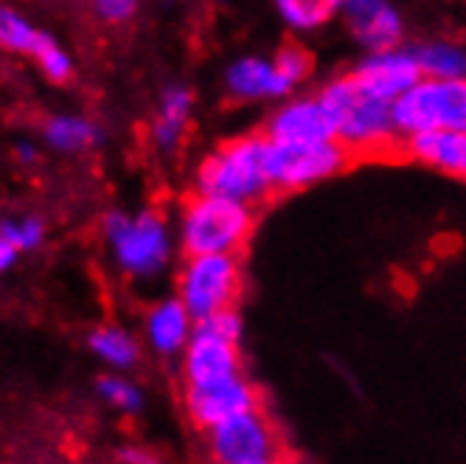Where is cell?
<instances>
[{
  "label": "cell",
  "instance_id": "obj_27",
  "mask_svg": "<svg viewBox=\"0 0 466 464\" xmlns=\"http://www.w3.org/2000/svg\"><path fill=\"white\" fill-rule=\"evenodd\" d=\"M199 329H206V333H214L219 338H228L233 344H242V335H245V318L237 307H228V310H219L203 321H197Z\"/></svg>",
  "mask_w": 466,
  "mask_h": 464
},
{
  "label": "cell",
  "instance_id": "obj_9",
  "mask_svg": "<svg viewBox=\"0 0 466 464\" xmlns=\"http://www.w3.org/2000/svg\"><path fill=\"white\" fill-rule=\"evenodd\" d=\"M183 406H186L191 425L208 434L211 428H217L233 417L261 408V391L242 372V375L225 377V380L203 383V386H186Z\"/></svg>",
  "mask_w": 466,
  "mask_h": 464
},
{
  "label": "cell",
  "instance_id": "obj_26",
  "mask_svg": "<svg viewBox=\"0 0 466 464\" xmlns=\"http://www.w3.org/2000/svg\"><path fill=\"white\" fill-rule=\"evenodd\" d=\"M90 15L110 28H124L144 9V0H87Z\"/></svg>",
  "mask_w": 466,
  "mask_h": 464
},
{
  "label": "cell",
  "instance_id": "obj_16",
  "mask_svg": "<svg viewBox=\"0 0 466 464\" xmlns=\"http://www.w3.org/2000/svg\"><path fill=\"white\" fill-rule=\"evenodd\" d=\"M194 315L177 295H166L144 315V341L157 357H180L194 335Z\"/></svg>",
  "mask_w": 466,
  "mask_h": 464
},
{
  "label": "cell",
  "instance_id": "obj_29",
  "mask_svg": "<svg viewBox=\"0 0 466 464\" xmlns=\"http://www.w3.org/2000/svg\"><path fill=\"white\" fill-rule=\"evenodd\" d=\"M118 461L121 464H163V459L149 450V448H141V445H127L118 450Z\"/></svg>",
  "mask_w": 466,
  "mask_h": 464
},
{
  "label": "cell",
  "instance_id": "obj_23",
  "mask_svg": "<svg viewBox=\"0 0 466 464\" xmlns=\"http://www.w3.org/2000/svg\"><path fill=\"white\" fill-rule=\"evenodd\" d=\"M31 62L37 65V71L43 74L46 82L51 85H68L76 74V59L74 54L65 48L51 31H46V37L37 48V54L31 57Z\"/></svg>",
  "mask_w": 466,
  "mask_h": 464
},
{
  "label": "cell",
  "instance_id": "obj_1",
  "mask_svg": "<svg viewBox=\"0 0 466 464\" xmlns=\"http://www.w3.org/2000/svg\"><path fill=\"white\" fill-rule=\"evenodd\" d=\"M323 108L329 110L335 139L357 158H396L402 139L393 124V105L360 88L351 74H338L318 90Z\"/></svg>",
  "mask_w": 466,
  "mask_h": 464
},
{
  "label": "cell",
  "instance_id": "obj_22",
  "mask_svg": "<svg viewBox=\"0 0 466 464\" xmlns=\"http://www.w3.org/2000/svg\"><path fill=\"white\" fill-rule=\"evenodd\" d=\"M46 37V28L35 26L15 6L0 4V51L12 57H35Z\"/></svg>",
  "mask_w": 466,
  "mask_h": 464
},
{
  "label": "cell",
  "instance_id": "obj_7",
  "mask_svg": "<svg viewBox=\"0 0 466 464\" xmlns=\"http://www.w3.org/2000/svg\"><path fill=\"white\" fill-rule=\"evenodd\" d=\"M390 110L399 139L421 129L466 132V79H421Z\"/></svg>",
  "mask_w": 466,
  "mask_h": 464
},
{
  "label": "cell",
  "instance_id": "obj_30",
  "mask_svg": "<svg viewBox=\"0 0 466 464\" xmlns=\"http://www.w3.org/2000/svg\"><path fill=\"white\" fill-rule=\"evenodd\" d=\"M17 259H20V251L15 248V242L4 234V231H0V273L12 271Z\"/></svg>",
  "mask_w": 466,
  "mask_h": 464
},
{
  "label": "cell",
  "instance_id": "obj_15",
  "mask_svg": "<svg viewBox=\"0 0 466 464\" xmlns=\"http://www.w3.org/2000/svg\"><path fill=\"white\" fill-rule=\"evenodd\" d=\"M399 158L439 175L466 180V132L463 129H421L402 139Z\"/></svg>",
  "mask_w": 466,
  "mask_h": 464
},
{
  "label": "cell",
  "instance_id": "obj_10",
  "mask_svg": "<svg viewBox=\"0 0 466 464\" xmlns=\"http://www.w3.org/2000/svg\"><path fill=\"white\" fill-rule=\"evenodd\" d=\"M349 74L360 88L385 98L390 105L399 96H405L416 82L424 79L419 59L413 54V46H390L380 51H365Z\"/></svg>",
  "mask_w": 466,
  "mask_h": 464
},
{
  "label": "cell",
  "instance_id": "obj_4",
  "mask_svg": "<svg viewBox=\"0 0 466 464\" xmlns=\"http://www.w3.org/2000/svg\"><path fill=\"white\" fill-rule=\"evenodd\" d=\"M264 147H268L264 132H245L217 144L197 163L191 189L250 206L264 203L273 194L268 170H264Z\"/></svg>",
  "mask_w": 466,
  "mask_h": 464
},
{
  "label": "cell",
  "instance_id": "obj_14",
  "mask_svg": "<svg viewBox=\"0 0 466 464\" xmlns=\"http://www.w3.org/2000/svg\"><path fill=\"white\" fill-rule=\"evenodd\" d=\"M180 372L186 386H203L242 375V349L239 344L194 326V335L180 355Z\"/></svg>",
  "mask_w": 466,
  "mask_h": 464
},
{
  "label": "cell",
  "instance_id": "obj_25",
  "mask_svg": "<svg viewBox=\"0 0 466 464\" xmlns=\"http://www.w3.org/2000/svg\"><path fill=\"white\" fill-rule=\"evenodd\" d=\"M0 231L15 242V248L20 253H31L40 251L43 242L48 240V225L43 217L37 214H15V217H4L0 220Z\"/></svg>",
  "mask_w": 466,
  "mask_h": 464
},
{
  "label": "cell",
  "instance_id": "obj_5",
  "mask_svg": "<svg viewBox=\"0 0 466 464\" xmlns=\"http://www.w3.org/2000/svg\"><path fill=\"white\" fill-rule=\"evenodd\" d=\"M268 139V136H264ZM354 163V155L335 141H273L264 147V170H268L273 194H295L338 178Z\"/></svg>",
  "mask_w": 466,
  "mask_h": 464
},
{
  "label": "cell",
  "instance_id": "obj_18",
  "mask_svg": "<svg viewBox=\"0 0 466 464\" xmlns=\"http://www.w3.org/2000/svg\"><path fill=\"white\" fill-rule=\"evenodd\" d=\"M40 141L56 155H82L102 147L107 141V129L90 116L59 110L43 119Z\"/></svg>",
  "mask_w": 466,
  "mask_h": 464
},
{
  "label": "cell",
  "instance_id": "obj_17",
  "mask_svg": "<svg viewBox=\"0 0 466 464\" xmlns=\"http://www.w3.org/2000/svg\"><path fill=\"white\" fill-rule=\"evenodd\" d=\"M194 102H197V96L186 82H169L160 88L155 116L149 124V139L155 150L175 152L183 144L191 116H194Z\"/></svg>",
  "mask_w": 466,
  "mask_h": 464
},
{
  "label": "cell",
  "instance_id": "obj_19",
  "mask_svg": "<svg viewBox=\"0 0 466 464\" xmlns=\"http://www.w3.org/2000/svg\"><path fill=\"white\" fill-rule=\"evenodd\" d=\"M87 349L110 372H129L141 360V341L121 324L96 326L87 338Z\"/></svg>",
  "mask_w": 466,
  "mask_h": 464
},
{
  "label": "cell",
  "instance_id": "obj_24",
  "mask_svg": "<svg viewBox=\"0 0 466 464\" xmlns=\"http://www.w3.org/2000/svg\"><path fill=\"white\" fill-rule=\"evenodd\" d=\"M98 397L121 414H138L144 408V391L136 380H129L124 372H107L96 383Z\"/></svg>",
  "mask_w": 466,
  "mask_h": 464
},
{
  "label": "cell",
  "instance_id": "obj_31",
  "mask_svg": "<svg viewBox=\"0 0 466 464\" xmlns=\"http://www.w3.org/2000/svg\"><path fill=\"white\" fill-rule=\"evenodd\" d=\"M248 464H287L281 456H270V459H258V461H248Z\"/></svg>",
  "mask_w": 466,
  "mask_h": 464
},
{
  "label": "cell",
  "instance_id": "obj_11",
  "mask_svg": "<svg viewBox=\"0 0 466 464\" xmlns=\"http://www.w3.org/2000/svg\"><path fill=\"white\" fill-rule=\"evenodd\" d=\"M222 88L225 96L237 105L281 102L295 93L273 54H242L230 59L222 74Z\"/></svg>",
  "mask_w": 466,
  "mask_h": 464
},
{
  "label": "cell",
  "instance_id": "obj_12",
  "mask_svg": "<svg viewBox=\"0 0 466 464\" xmlns=\"http://www.w3.org/2000/svg\"><path fill=\"white\" fill-rule=\"evenodd\" d=\"M338 20L362 51L405 43V17L393 0H340Z\"/></svg>",
  "mask_w": 466,
  "mask_h": 464
},
{
  "label": "cell",
  "instance_id": "obj_6",
  "mask_svg": "<svg viewBox=\"0 0 466 464\" xmlns=\"http://www.w3.org/2000/svg\"><path fill=\"white\" fill-rule=\"evenodd\" d=\"M175 287H177L175 295L186 304L194 321H203L219 310L237 307L245 287L242 256L239 253L186 256L177 271Z\"/></svg>",
  "mask_w": 466,
  "mask_h": 464
},
{
  "label": "cell",
  "instance_id": "obj_21",
  "mask_svg": "<svg viewBox=\"0 0 466 464\" xmlns=\"http://www.w3.org/2000/svg\"><path fill=\"white\" fill-rule=\"evenodd\" d=\"M279 20L292 35H318L340 17V0H270Z\"/></svg>",
  "mask_w": 466,
  "mask_h": 464
},
{
  "label": "cell",
  "instance_id": "obj_20",
  "mask_svg": "<svg viewBox=\"0 0 466 464\" xmlns=\"http://www.w3.org/2000/svg\"><path fill=\"white\" fill-rule=\"evenodd\" d=\"M424 79H466V46L452 37H430L413 46Z\"/></svg>",
  "mask_w": 466,
  "mask_h": 464
},
{
  "label": "cell",
  "instance_id": "obj_2",
  "mask_svg": "<svg viewBox=\"0 0 466 464\" xmlns=\"http://www.w3.org/2000/svg\"><path fill=\"white\" fill-rule=\"evenodd\" d=\"M98 231H102V242L113 268L129 282L160 279L169 271L177 251L175 225L157 209H110L102 217Z\"/></svg>",
  "mask_w": 466,
  "mask_h": 464
},
{
  "label": "cell",
  "instance_id": "obj_13",
  "mask_svg": "<svg viewBox=\"0 0 466 464\" xmlns=\"http://www.w3.org/2000/svg\"><path fill=\"white\" fill-rule=\"evenodd\" d=\"M261 132L273 141H335V127H331L329 110L323 108L318 93H292L281 98L264 121Z\"/></svg>",
  "mask_w": 466,
  "mask_h": 464
},
{
  "label": "cell",
  "instance_id": "obj_8",
  "mask_svg": "<svg viewBox=\"0 0 466 464\" xmlns=\"http://www.w3.org/2000/svg\"><path fill=\"white\" fill-rule=\"evenodd\" d=\"M208 456L214 464H248L281 456V437L261 408L233 417L208 430Z\"/></svg>",
  "mask_w": 466,
  "mask_h": 464
},
{
  "label": "cell",
  "instance_id": "obj_3",
  "mask_svg": "<svg viewBox=\"0 0 466 464\" xmlns=\"http://www.w3.org/2000/svg\"><path fill=\"white\" fill-rule=\"evenodd\" d=\"M256 231V206L191 191L177 211L175 234L183 256L239 253Z\"/></svg>",
  "mask_w": 466,
  "mask_h": 464
},
{
  "label": "cell",
  "instance_id": "obj_28",
  "mask_svg": "<svg viewBox=\"0 0 466 464\" xmlns=\"http://www.w3.org/2000/svg\"><path fill=\"white\" fill-rule=\"evenodd\" d=\"M12 158L20 163L23 170L37 167L40 158H43V144H40V141H35V139H28V136H23V139H17V141H15V147H12Z\"/></svg>",
  "mask_w": 466,
  "mask_h": 464
}]
</instances>
